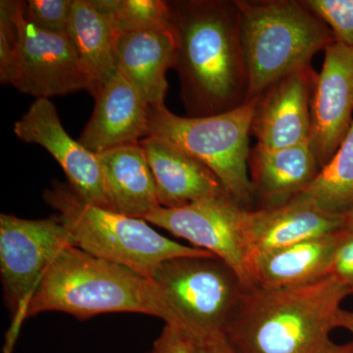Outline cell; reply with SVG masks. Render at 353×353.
<instances>
[{"label":"cell","mask_w":353,"mask_h":353,"mask_svg":"<svg viewBox=\"0 0 353 353\" xmlns=\"http://www.w3.org/2000/svg\"><path fill=\"white\" fill-rule=\"evenodd\" d=\"M176 39L174 69L190 117L217 115L248 99L236 1H168Z\"/></svg>","instance_id":"1"},{"label":"cell","mask_w":353,"mask_h":353,"mask_svg":"<svg viewBox=\"0 0 353 353\" xmlns=\"http://www.w3.org/2000/svg\"><path fill=\"white\" fill-rule=\"evenodd\" d=\"M348 296L332 277L283 289L246 290L226 331L238 353H322Z\"/></svg>","instance_id":"2"},{"label":"cell","mask_w":353,"mask_h":353,"mask_svg":"<svg viewBox=\"0 0 353 353\" xmlns=\"http://www.w3.org/2000/svg\"><path fill=\"white\" fill-rule=\"evenodd\" d=\"M59 311L85 320L105 313H141L173 324L152 282L136 272L75 245L58 255L34 292L27 319Z\"/></svg>","instance_id":"3"},{"label":"cell","mask_w":353,"mask_h":353,"mask_svg":"<svg viewBox=\"0 0 353 353\" xmlns=\"http://www.w3.org/2000/svg\"><path fill=\"white\" fill-rule=\"evenodd\" d=\"M248 74V99H259L273 83L310 67L318 51L336 41L333 32L303 2L236 1Z\"/></svg>","instance_id":"4"},{"label":"cell","mask_w":353,"mask_h":353,"mask_svg":"<svg viewBox=\"0 0 353 353\" xmlns=\"http://www.w3.org/2000/svg\"><path fill=\"white\" fill-rule=\"evenodd\" d=\"M43 199L57 211L77 248L148 280L166 260L213 255L162 236L148 221L88 203L69 185L57 181L44 190Z\"/></svg>","instance_id":"5"},{"label":"cell","mask_w":353,"mask_h":353,"mask_svg":"<svg viewBox=\"0 0 353 353\" xmlns=\"http://www.w3.org/2000/svg\"><path fill=\"white\" fill-rule=\"evenodd\" d=\"M257 99L217 115H176L165 105L152 108L148 137L159 139L206 165L228 194L248 208L254 197L250 168V132ZM250 209V208H248Z\"/></svg>","instance_id":"6"},{"label":"cell","mask_w":353,"mask_h":353,"mask_svg":"<svg viewBox=\"0 0 353 353\" xmlns=\"http://www.w3.org/2000/svg\"><path fill=\"white\" fill-rule=\"evenodd\" d=\"M150 281L192 343L226 334L246 292L238 274L214 255L166 260Z\"/></svg>","instance_id":"7"},{"label":"cell","mask_w":353,"mask_h":353,"mask_svg":"<svg viewBox=\"0 0 353 353\" xmlns=\"http://www.w3.org/2000/svg\"><path fill=\"white\" fill-rule=\"evenodd\" d=\"M72 245L57 215L37 220L0 215V274L11 314L2 352H14L34 292L58 255Z\"/></svg>","instance_id":"8"},{"label":"cell","mask_w":353,"mask_h":353,"mask_svg":"<svg viewBox=\"0 0 353 353\" xmlns=\"http://www.w3.org/2000/svg\"><path fill=\"white\" fill-rule=\"evenodd\" d=\"M250 210L231 196H222L181 208L160 206L145 220L223 260L238 274L245 290H250L256 288L248 241Z\"/></svg>","instance_id":"9"},{"label":"cell","mask_w":353,"mask_h":353,"mask_svg":"<svg viewBox=\"0 0 353 353\" xmlns=\"http://www.w3.org/2000/svg\"><path fill=\"white\" fill-rule=\"evenodd\" d=\"M25 1H15L13 20L17 48L11 85L36 99L88 90L97 85L81 63L68 36L41 31L26 19Z\"/></svg>","instance_id":"10"},{"label":"cell","mask_w":353,"mask_h":353,"mask_svg":"<svg viewBox=\"0 0 353 353\" xmlns=\"http://www.w3.org/2000/svg\"><path fill=\"white\" fill-rule=\"evenodd\" d=\"M13 131L21 141L41 145L50 152L64 171L71 189L83 201L112 210L99 157L70 136L50 99L32 102L15 122Z\"/></svg>","instance_id":"11"},{"label":"cell","mask_w":353,"mask_h":353,"mask_svg":"<svg viewBox=\"0 0 353 353\" xmlns=\"http://www.w3.org/2000/svg\"><path fill=\"white\" fill-rule=\"evenodd\" d=\"M313 90L309 145L321 169L353 124V48L338 41L330 44Z\"/></svg>","instance_id":"12"},{"label":"cell","mask_w":353,"mask_h":353,"mask_svg":"<svg viewBox=\"0 0 353 353\" xmlns=\"http://www.w3.org/2000/svg\"><path fill=\"white\" fill-rule=\"evenodd\" d=\"M94 109L78 141L94 154L148 138L152 106L120 72L99 85Z\"/></svg>","instance_id":"13"},{"label":"cell","mask_w":353,"mask_h":353,"mask_svg":"<svg viewBox=\"0 0 353 353\" xmlns=\"http://www.w3.org/2000/svg\"><path fill=\"white\" fill-rule=\"evenodd\" d=\"M317 76L310 67L273 83L257 99L252 131L257 146L280 150L309 143L310 90Z\"/></svg>","instance_id":"14"},{"label":"cell","mask_w":353,"mask_h":353,"mask_svg":"<svg viewBox=\"0 0 353 353\" xmlns=\"http://www.w3.org/2000/svg\"><path fill=\"white\" fill-rule=\"evenodd\" d=\"M139 143L154 176L162 208H181L209 197L229 196L220 179L199 160L150 137Z\"/></svg>","instance_id":"15"},{"label":"cell","mask_w":353,"mask_h":353,"mask_svg":"<svg viewBox=\"0 0 353 353\" xmlns=\"http://www.w3.org/2000/svg\"><path fill=\"white\" fill-rule=\"evenodd\" d=\"M118 70L152 108L165 105L167 72L174 68L176 39L172 27L121 34L116 46Z\"/></svg>","instance_id":"16"},{"label":"cell","mask_w":353,"mask_h":353,"mask_svg":"<svg viewBox=\"0 0 353 353\" xmlns=\"http://www.w3.org/2000/svg\"><path fill=\"white\" fill-rule=\"evenodd\" d=\"M345 228L341 216L289 201L284 205L250 210L248 241L253 261L257 255L321 238Z\"/></svg>","instance_id":"17"},{"label":"cell","mask_w":353,"mask_h":353,"mask_svg":"<svg viewBox=\"0 0 353 353\" xmlns=\"http://www.w3.org/2000/svg\"><path fill=\"white\" fill-rule=\"evenodd\" d=\"M97 155L112 210L145 220L161 206L154 176L141 143Z\"/></svg>","instance_id":"18"},{"label":"cell","mask_w":353,"mask_h":353,"mask_svg":"<svg viewBox=\"0 0 353 353\" xmlns=\"http://www.w3.org/2000/svg\"><path fill=\"white\" fill-rule=\"evenodd\" d=\"M248 168L254 196L261 199L262 208L288 203L320 171L309 143L280 150H265L256 145L250 152Z\"/></svg>","instance_id":"19"},{"label":"cell","mask_w":353,"mask_h":353,"mask_svg":"<svg viewBox=\"0 0 353 353\" xmlns=\"http://www.w3.org/2000/svg\"><path fill=\"white\" fill-rule=\"evenodd\" d=\"M341 231L257 255L253 261L255 287H299L329 277Z\"/></svg>","instance_id":"20"},{"label":"cell","mask_w":353,"mask_h":353,"mask_svg":"<svg viewBox=\"0 0 353 353\" xmlns=\"http://www.w3.org/2000/svg\"><path fill=\"white\" fill-rule=\"evenodd\" d=\"M68 37L97 90L119 72L116 54L119 36L92 0H73Z\"/></svg>","instance_id":"21"},{"label":"cell","mask_w":353,"mask_h":353,"mask_svg":"<svg viewBox=\"0 0 353 353\" xmlns=\"http://www.w3.org/2000/svg\"><path fill=\"white\" fill-rule=\"evenodd\" d=\"M290 201L343 217L353 209V124L338 152Z\"/></svg>","instance_id":"22"},{"label":"cell","mask_w":353,"mask_h":353,"mask_svg":"<svg viewBox=\"0 0 353 353\" xmlns=\"http://www.w3.org/2000/svg\"><path fill=\"white\" fill-rule=\"evenodd\" d=\"M118 36L171 27L169 2L163 0H92Z\"/></svg>","instance_id":"23"},{"label":"cell","mask_w":353,"mask_h":353,"mask_svg":"<svg viewBox=\"0 0 353 353\" xmlns=\"http://www.w3.org/2000/svg\"><path fill=\"white\" fill-rule=\"evenodd\" d=\"M333 32L338 43L353 48V0L301 1Z\"/></svg>","instance_id":"24"},{"label":"cell","mask_w":353,"mask_h":353,"mask_svg":"<svg viewBox=\"0 0 353 353\" xmlns=\"http://www.w3.org/2000/svg\"><path fill=\"white\" fill-rule=\"evenodd\" d=\"M73 0H28L26 19L41 31L68 36Z\"/></svg>","instance_id":"25"},{"label":"cell","mask_w":353,"mask_h":353,"mask_svg":"<svg viewBox=\"0 0 353 353\" xmlns=\"http://www.w3.org/2000/svg\"><path fill=\"white\" fill-rule=\"evenodd\" d=\"M15 1H0V82L11 85L16 48H17V31L13 20Z\"/></svg>","instance_id":"26"},{"label":"cell","mask_w":353,"mask_h":353,"mask_svg":"<svg viewBox=\"0 0 353 353\" xmlns=\"http://www.w3.org/2000/svg\"><path fill=\"white\" fill-rule=\"evenodd\" d=\"M329 277L336 281L353 296V229L345 228L330 267Z\"/></svg>","instance_id":"27"},{"label":"cell","mask_w":353,"mask_h":353,"mask_svg":"<svg viewBox=\"0 0 353 353\" xmlns=\"http://www.w3.org/2000/svg\"><path fill=\"white\" fill-rule=\"evenodd\" d=\"M148 353H192V343L182 329L176 325L165 324Z\"/></svg>","instance_id":"28"},{"label":"cell","mask_w":353,"mask_h":353,"mask_svg":"<svg viewBox=\"0 0 353 353\" xmlns=\"http://www.w3.org/2000/svg\"><path fill=\"white\" fill-rule=\"evenodd\" d=\"M192 353H238L228 341L226 334H218L192 343Z\"/></svg>","instance_id":"29"},{"label":"cell","mask_w":353,"mask_h":353,"mask_svg":"<svg viewBox=\"0 0 353 353\" xmlns=\"http://www.w3.org/2000/svg\"><path fill=\"white\" fill-rule=\"evenodd\" d=\"M339 328L347 330L353 336V311L341 308L339 313Z\"/></svg>","instance_id":"30"},{"label":"cell","mask_w":353,"mask_h":353,"mask_svg":"<svg viewBox=\"0 0 353 353\" xmlns=\"http://www.w3.org/2000/svg\"><path fill=\"white\" fill-rule=\"evenodd\" d=\"M322 353H353V341L339 345L332 341Z\"/></svg>","instance_id":"31"},{"label":"cell","mask_w":353,"mask_h":353,"mask_svg":"<svg viewBox=\"0 0 353 353\" xmlns=\"http://www.w3.org/2000/svg\"><path fill=\"white\" fill-rule=\"evenodd\" d=\"M343 221H345V228L353 229V209L347 214L343 216Z\"/></svg>","instance_id":"32"}]
</instances>
